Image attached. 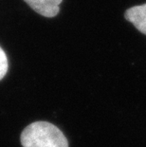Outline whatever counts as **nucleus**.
<instances>
[{"instance_id":"7ed1b4c3","label":"nucleus","mask_w":146,"mask_h":147,"mask_svg":"<svg viewBox=\"0 0 146 147\" xmlns=\"http://www.w3.org/2000/svg\"><path fill=\"white\" fill-rule=\"evenodd\" d=\"M124 16L126 20L134 25L137 30L146 35V4L128 9Z\"/></svg>"},{"instance_id":"20e7f679","label":"nucleus","mask_w":146,"mask_h":147,"mask_svg":"<svg viewBox=\"0 0 146 147\" xmlns=\"http://www.w3.org/2000/svg\"><path fill=\"white\" fill-rule=\"evenodd\" d=\"M8 68H9L8 57L6 55L5 51L0 47V80H2L5 77V75L8 71Z\"/></svg>"},{"instance_id":"f257e3e1","label":"nucleus","mask_w":146,"mask_h":147,"mask_svg":"<svg viewBox=\"0 0 146 147\" xmlns=\"http://www.w3.org/2000/svg\"><path fill=\"white\" fill-rule=\"evenodd\" d=\"M23 147H68V142L57 126L48 121L30 123L21 134Z\"/></svg>"},{"instance_id":"f03ea898","label":"nucleus","mask_w":146,"mask_h":147,"mask_svg":"<svg viewBox=\"0 0 146 147\" xmlns=\"http://www.w3.org/2000/svg\"><path fill=\"white\" fill-rule=\"evenodd\" d=\"M34 11L42 16L51 18L60 11V5L63 0H24Z\"/></svg>"}]
</instances>
